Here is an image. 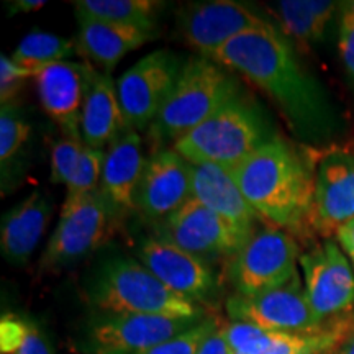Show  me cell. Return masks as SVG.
<instances>
[{
	"label": "cell",
	"instance_id": "1",
	"mask_svg": "<svg viewBox=\"0 0 354 354\" xmlns=\"http://www.w3.org/2000/svg\"><path fill=\"white\" fill-rule=\"evenodd\" d=\"M210 59L238 71L272 99L299 138L320 145L342 128L326 91L305 71L290 39L271 21L241 33Z\"/></svg>",
	"mask_w": 354,
	"mask_h": 354
},
{
	"label": "cell",
	"instance_id": "2",
	"mask_svg": "<svg viewBox=\"0 0 354 354\" xmlns=\"http://www.w3.org/2000/svg\"><path fill=\"white\" fill-rule=\"evenodd\" d=\"M232 172L261 220L287 232L308 225L315 169L287 141L274 136Z\"/></svg>",
	"mask_w": 354,
	"mask_h": 354
},
{
	"label": "cell",
	"instance_id": "3",
	"mask_svg": "<svg viewBox=\"0 0 354 354\" xmlns=\"http://www.w3.org/2000/svg\"><path fill=\"white\" fill-rule=\"evenodd\" d=\"M86 299L97 313L207 318L202 305L180 297L158 281L138 259L112 254L87 277Z\"/></svg>",
	"mask_w": 354,
	"mask_h": 354
},
{
	"label": "cell",
	"instance_id": "4",
	"mask_svg": "<svg viewBox=\"0 0 354 354\" xmlns=\"http://www.w3.org/2000/svg\"><path fill=\"white\" fill-rule=\"evenodd\" d=\"M274 138L268 118L241 94L172 145L190 165H215L233 171L256 149Z\"/></svg>",
	"mask_w": 354,
	"mask_h": 354
},
{
	"label": "cell",
	"instance_id": "5",
	"mask_svg": "<svg viewBox=\"0 0 354 354\" xmlns=\"http://www.w3.org/2000/svg\"><path fill=\"white\" fill-rule=\"evenodd\" d=\"M236 94L240 87L223 66L202 55L189 57L153 130L159 140L174 145Z\"/></svg>",
	"mask_w": 354,
	"mask_h": 354
},
{
	"label": "cell",
	"instance_id": "6",
	"mask_svg": "<svg viewBox=\"0 0 354 354\" xmlns=\"http://www.w3.org/2000/svg\"><path fill=\"white\" fill-rule=\"evenodd\" d=\"M205 320L95 313L77 338L82 354H140L169 342Z\"/></svg>",
	"mask_w": 354,
	"mask_h": 354
},
{
	"label": "cell",
	"instance_id": "7",
	"mask_svg": "<svg viewBox=\"0 0 354 354\" xmlns=\"http://www.w3.org/2000/svg\"><path fill=\"white\" fill-rule=\"evenodd\" d=\"M299 259V245L290 232L266 227L258 230L230 261V282L240 295L263 294L297 276Z\"/></svg>",
	"mask_w": 354,
	"mask_h": 354
},
{
	"label": "cell",
	"instance_id": "8",
	"mask_svg": "<svg viewBox=\"0 0 354 354\" xmlns=\"http://www.w3.org/2000/svg\"><path fill=\"white\" fill-rule=\"evenodd\" d=\"M185 61L169 50H158L141 57L118 77L117 95L123 120L130 130H145L154 123L171 95Z\"/></svg>",
	"mask_w": 354,
	"mask_h": 354
},
{
	"label": "cell",
	"instance_id": "9",
	"mask_svg": "<svg viewBox=\"0 0 354 354\" xmlns=\"http://www.w3.org/2000/svg\"><path fill=\"white\" fill-rule=\"evenodd\" d=\"M299 263L305 294L323 323L353 315L354 269L338 241L326 238L300 256Z\"/></svg>",
	"mask_w": 354,
	"mask_h": 354
},
{
	"label": "cell",
	"instance_id": "10",
	"mask_svg": "<svg viewBox=\"0 0 354 354\" xmlns=\"http://www.w3.org/2000/svg\"><path fill=\"white\" fill-rule=\"evenodd\" d=\"M154 234L207 263L221 258L232 261L251 238L194 197L165 221L154 225Z\"/></svg>",
	"mask_w": 354,
	"mask_h": 354
},
{
	"label": "cell",
	"instance_id": "11",
	"mask_svg": "<svg viewBox=\"0 0 354 354\" xmlns=\"http://www.w3.org/2000/svg\"><path fill=\"white\" fill-rule=\"evenodd\" d=\"M225 307L232 322L250 323L268 331L312 333L328 325L313 312L299 274L287 284L263 294L250 297L234 294Z\"/></svg>",
	"mask_w": 354,
	"mask_h": 354
},
{
	"label": "cell",
	"instance_id": "12",
	"mask_svg": "<svg viewBox=\"0 0 354 354\" xmlns=\"http://www.w3.org/2000/svg\"><path fill=\"white\" fill-rule=\"evenodd\" d=\"M112 218V210L99 190L66 197L59 221L43 253V268H63L92 253L104 241Z\"/></svg>",
	"mask_w": 354,
	"mask_h": 354
},
{
	"label": "cell",
	"instance_id": "13",
	"mask_svg": "<svg viewBox=\"0 0 354 354\" xmlns=\"http://www.w3.org/2000/svg\"><path fill=\"white\" fill-rule=\"evenodd\" d=\"M135 256L167 289L190 302L202 305L218 292V279L210 263L154 233L136 240Z\"/></svg>",
	"mask_w": 354,
	"mask_h": 354
},
{
	"label": "cell",
	"instance_id": "14",
	"mask_svg": "<svg viewBox=\"0 0 354 354\" xmlns=\"http://www.w3.org/2000/svg\"><path fill=\"white\" fill-rule=\"evenodd\" d=\"M354 220V151L335 148L315 167L308 227L326 240Z\"/></svg>",
	"mask_w": 354,
	"mask_h": 354
},
{
	"label": "cell",
	"instance_id": "15",
	"mask_svg": "<svg viewBox=\"0 0 354 354\" xmlns=\"http://www.w3.org/2000/svg\"><path fill=\"white\" fill-rule=\"evenodd\" d=\"M353 325L354 313L312 333L268 331L241 322H230L221 328L234 354H333Z\"/></svg>",
	"mask_w": 354,
	"mask_h": 354
},
{
	"label": "cell",
	"instance_id": "16",
	"mask_svg": "<svg viewBox=\"0 0 354 354\" xmlns=\"http://www.w3.org/2000/svg\"><path fill=\"white\" fill-rule=\"evenodd\" d=\"M254 8L233 0L189 3L179 15V32L202 56L210 57L241 33L266 24Z\"/></svg>",
	"mask_w": 354,
	"mask_h": 354
},
{
	"label": "cell",
	"instance_id": "17",
	"mask_svg": "<svg viewBox=\"0 0 354 354\" xmlns=\"http://www.w3.org/2000/svg\"><path fill=\"white\" fill-rule=\"evenodd\" d=\"M192 198V165L174 149H159L146 159L136 210L154 225L165 221Z\"/></svg>",
	"mask_w": 354,
	"mask_h": 354
},
{
	"label": "cell",
	"instance_id": "18",
	"mask_svg": "<svg viewBox=\"0 0 354 354\" xmlns=\"http://www.w3.org/2000/svg\"><path fill=\"white\" fill-rule=\"evenodd\" d=\"M94 74L88 61H59L44 66L35 76L39 104L64 136L82 138V109Z\"/></svg>",
	"mask_w": 354,
	"mask_h": 354
},
{
	"label": "cell",
	"instance_id": "19",
	"mask_svg": "<svg viewBox=\"0 0 354 354\" xmlns=\"http://www.w3.org/2000/svg\"><path fill=\"white\" fill-rule=\"evenodd\" d=\"M105 151L99 192L113 216H123L136 210V189L146 165L143 141L138 131L128 128Z\"/></svg>",
	"mask_w": 354,
	"mask_h": 354
},
{
	"label": "cell",
	"instance_id": "20",
	"mask_svg": "<svg viewBox=\"0 0 354 354\" xmlns=\"http://www.w3.org/2000/svg\"><path fill=\"white\" fill-rule=\"evenodd\" d=\"M192 197L246 236L256 233L261 216L243 196L230 169L215 165H192Z\"/></svg>",
	"mask_w": 354,
	"mask_h": 354
},
{
	"label": "cell",
	"instance_id": "21",
	"mask_svg": "<svg viewBox=\"0 0 354 354\" xmlns=\"http://www.w3.org/2000/svg\"><path fill=\"white\" fill-rule=\"evenodd\" d=\"M53 214L48 194L35 190L3 215L0 227V250L12 264H25L37 250Z\"/></svg>",
	"mask_w": 354,
	"mask_h": 354
},
{
	"label": "cell",
	"instance_id": "22",
	"mask_svg": "<svg viewBox=\"0 0 354 354\" xmlns=\"http://www.w3.org/2000/svg\"><path fill=\"white\" fill-rule=\"evenodd\" d=\"M76 19L79 25V50L87 56V59L99 64L107 73L120 63L128 53L138 50L145 43L156 38L154 30L112 24L81 13H76Z\"/></svg>",
	"mask_w": 354,
	"mask_h": 354
},
{
	"label": "cell",
	"instance_id": "23",
	"mask_svg": "<svg viewBox=\"0 0 354 354\" xmlns=\"http://www.w3.org/2000/svg\"><path fill=\"white\" fill-rule=\"evenodd\" d=\"M125 130L128 128L118 102L117 84L109 74L95 71L82 109V141L91 148L107 149Z\"/></svg>",
	"mask_w": 354,
	"mask_h": 354
},
{
	"label": "cell",
	"instance_id": "24",
	"mask_svg": "<svg viewBox=\"0 0 354 354\" xmlns=\"http://www.w3.org/2000/svg\"><path fill=\"white\" fill-rule=\"evenodd\" d=\"M339 6L331 0H282L277 3L282 32L304 46L320 43Z\"/></svg>",
	"mask_w": 354,
	"mask_h": 354
},
{
	"label": "cell",
	"instance_id": "25",
	"mask_svg": "<svg viewBox=\"0 0 354 354\" xmlns=\"http://www.w3.org/2000/svg\"><path fill=\"white\" fill-rule=\"evenodd\" d=\"M162 2L156 0H79L74 10L81 15L156 32V17Z\"/></svg>",
	"mask_w": 354,
	"mask_h": 354
},
{
	"label": "cell",
	"instance_id": "26",
	"mask_svg": "<svg viewBox=\"0 0 354 354\" xmlns=\"http://www.w3.org/2000/svg\"><path fill=\"white\" fill-rule=\"evenodd\" d=\"M79 53V44L68 38L57 37L48 32H32L21 39L10 56L15 64L38 73L44 66L59 61H69V57Z\"/></svg>",
	"mask_w": 354,
	"mask_h": 354
},
{
	"label": "cell",
	"instance_id": "27",
	"mask_svg": "<svg viewBox=\"0 0 354 354\" xmlns=\"http://www.w3.org/2000/svg\"><path fill=\"white\" fill-rule=\"evenodd\" d=\"M0 354L53 353L37 323L17 313H6L0 320Z\"/></svg>",
	"mask_w": 354,
	"mask_h": 354
},
{
	"label": "cell",
	"instance_id": "28",
	"mask_svg": "<svg viewBox=\"0 0 354 354\" xmlns=\"http://www.w3.org/2000/svg\"><path fill=\"white\" fill-rule=\"evenodd\" d=\"M32 127L12 104L2 105L0 112V162L2 169L12 165L30 138Z\"/></svg>",
	"mask_w": 354,
	"mask_h": 354
},
{
	"label": "cell",
	"instance_id": "29",
	"mask_svg": "<svg viewBox=\"0 0 354 354\" xmlns=\"http://www.w3.org/2000/svg\"><path fill=\"white\" fill-rule=\"evenodd\" d=\"M105 154H107L105 149L91 148L87 145L84 146L76 171H74L73 177L66 185L68 187V196L66 197H81L99 190L102 172H104Z\"/></svg>",
	"mask_w": 354,
	"mask_h": 354
},
{
	"label": "cell",
	"instance_id": "30",
	"mask_svg": "<svg viewBox=\"0 0 354 354\" xmlns=\"http://www.w3.org/2000/svg\"><path fill=\"white\" fill-rule=\"evenodd\" d=\"M82 138L76 136H63L51 148V183L66 184L71 180L79 165V159L84 151Z\"/></svg>",
	"mask_w": 354,
	"mask_h": 354
},
{
	"label": "cell",
	"instance_id": "31",
	"mask_svg": "<svg viewBox=\"0 0 354 354\" xmlns=\"http://www.w3.org/2000/svg\"><path fill=\"white\" fill-rule=\"evenodd\" d=\"M215 318L207 317L205 320L197 323L196 326L184 331L183 335L176 336V338L169 339V342L159 344L156 348L148 349V351L140 354H197L198 348L203 343V339L209 336L212 331L216 328Z\"/></svg>",
	"mask_w": 354,
	"mask_h": 354
},
{
	"label": "cell",
	"instance_id": "32",
	"mask_svg": "<svg viewBox=\"0 0 354 354\" xmlns=\"http://www.w3.org/2000/svg\"><path fill=\"white\" fill-rule=\"evenodd\" d=\"M35 76H37L35 71L21 68V66L13 63L12 57L2 55L0 57V99H2V105L10 104V100L19 94L26 79Z\"/></svg>",
	"mask_w": 354,
	"mask_h": 354
},
{
	"label": "cell",
	"instance_id": "33",
	"mask_svg": "<svg viewBox=\"0 0 354 354\" xmlns=\"http://www.w3.org/2000/svg\"><path fill=\"white\" fill-rule=\"evenodd\" d=\"M339 55L354 86V2H344L339 17Z\"/></svg>",
	"mask_w": 354,
	"mask_h": 354
},
{
	"label": "cell",
	"instance_id": "34",
	"mask_svg": "<svg viewBox=\"0 0 354 354\" xmlns=\"http://www.w3.org/2000/svg\"><path fill=\"white\" fill-rule=\"evenodd\" d=\"M197 354H234L230 346L227 336L223 333V328L216 325V328L203 339V343L198 348Z\"/></svg>",
	"mask_w": 354,
	"mask_h": 354
},
{
	"label": "cell",
	"instance_id": "35",
	"mask_svg": "<svg viewBox=\"0 0 354 354\" xmlns=\"http://www.w3.org/2000/svg\"><path fill=\"white\" fill-rule=\"evenodd\" d=\"M336 241L339 243V246L343 248V251L351 261V266L354 269V220L348 221L346 225H343L342 228L336 233Z\"/></svg>",
	"mask_w": 354,
	"mask_h": 354
},
{
	"label": "cell",
	"instance_id": "36",
	"mask_svg": "<svg viewBox=\"0 0 354 354\" xmlns=\"http://www.w3.org/2000/svg\"><path fill=\"white\" fill-rule=\"evenodd\" d=\"M46 6L43 0H17V2L8 3V15H17V13H30L37 12Z\"/></svg>",
	"mask_w": 354,
	"mask_h": 354
},
{
	"label": "cell",
	"instance_id": "37",
	"mask_svg": "<svg viewBox=\"0 0 354 354\" xmlns=\"http://www.w3.org/2000/svg\"><path fill=\"white\" fill-rule=\"evenodd\" d=\"M336 354H354V325Z\"/></svg>",
	"mask_w": 354,
	"mask_h": 354
}]
</instances>
